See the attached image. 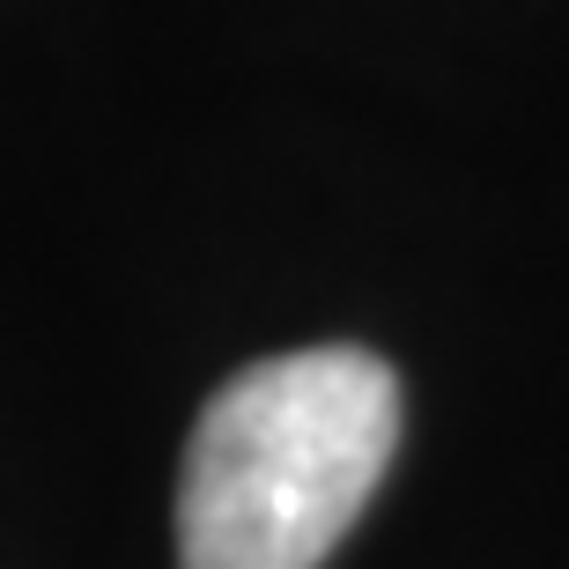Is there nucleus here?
I'll list each match as a JSON object with an SVG mask.
<instances>
[{"instance_id": "f257e3e1", "label": "nucleus", "mask_w": 569, "mask_h": 569, "mask_svg": "<svg viewBox=\"0 0 569 569\" xmlns=\"http://www.w3.org/2000/svg\"><path fill=\"white\" fill-rule=\"evenodd\" d=\"M400 378L370 348H289L237 370L192 422L178 473L186 569H318L378 496Z\"/></svg>"}]
</instances>
